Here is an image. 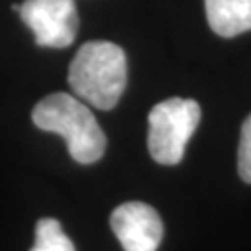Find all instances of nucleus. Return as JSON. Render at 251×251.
Masks as SVG:
<instances>
[{
    "instance_id": "1",
    "label": "nucleus",
    "mask_w": 251,
    "mask_h": 251,
    "mask_svg": "<svg viewBox=\"0 0 251 251\" xmlns=\"http://www.w3.org/2000/svg\"><path fill=\"white\" fill-rule=\"evenodd\" d=\"M73 93L90 106L112 110L126 88V54L110 41H88L69 65Z\"/></svg>"
},
{
    "instance_id": "2",
    "label": "nucleus",
    "mask_w": 251,
    "mask_h": 251,
    "mask_svg": "<svg viewBox=\"0 0 251 251\" xmlns=\"http://www.w3.org/2000/svg\"><path fill=\"white\" fill-rule=\"evenodd\" d=\"M37 128L60 134L67 142L73 160L93 164L102 158L106 136L86 102L67 93H52L41 99L32 112Z\"/></svg>"
},
{
    "instance_id": "3",
    "label": "nucleus",
    "mask_w": 251,
    "mask_h": 251,
    "mask_svg": "<svg viewBox=\"0 0 251 251\" xmlns=\"http://www.w3.org/2000/svg\"><path fill=\"white\" fill-rule=\"evenodd\" d=\"M201 121V108L196 100L171 97L149 112L147 145L154 160L175 166L182 160L186 145Z\"/></svg>"
},
{
    "instance_id": "4",
    "label": "nucleus",
    "mask_w": 251,
    "mask_h": 251,
    "mask_svg": "<svg viewBox=\"0 0 251 251\" xmlns=\"http://www.w3.org/2000/svg\"><path fill=\"white\" fill-rule=\"evenodd\" d=\"M19 15L39 47H69L78 32L75 0H26L19 6Z\"/></svg>"
},
{
    "instance_id": "5",
    "label": "nucleus",
    "mask_w": 251,
    "mask_h": 251,
    "mask_svg": "<svg viewBox=\"0 0 251 251\" xmlns=\"http://www.w3.org/2000/svg\"><path fill=\"white\" fill-rule=\"evenodd\" d=\"M110 225L125 251H156L164 234L158 212L140 201L117 206L110 216Z\"/></svg>"
},
{
    "instance_id": "6",
    "label": "nucleus",
    "mask_w": 251,
    "mask_h": 251,
    "mask_svg": "<svg viewBox=\"0 0 251 251\" xmlns=\"http://www.w3.org/2000/svg\"><path fill=\"white\" fill-rule=\"evenodd\" d=\"M205 9L218 36L234 37L251 30V0H205Z\"/></svg>"
},
{
    "instance_id": "7",
    "label": "nucleus",
    "mask_w": 251,
    "mask_h": 251,
    "mask_svg": "<svg viewBox=\"0 0 251 251\" xmlns=\"http://www.w3.org/2000/svg\"><path fill=\"white\" fill-rule=\"evenodd\" d=\"M30 251H76L62 225L54 218H43L36 225V242Z\"/></svg>"
},
{
    "instance_id": "8",
    "label": "nucleus",
    "mask_w": 251,
    "mask_h": 251,
    "mask_svg": "<svg viewBox=\"0 0 251 251\" xmlns=\"http://www.w3.org/2000/svg\"><path fill=\"white\" fill-rule=\"evenodd\" d=\"M238 173L242 180L251 184V114L246 117L238 147Z\"/></svg>"
}]
</instances>
